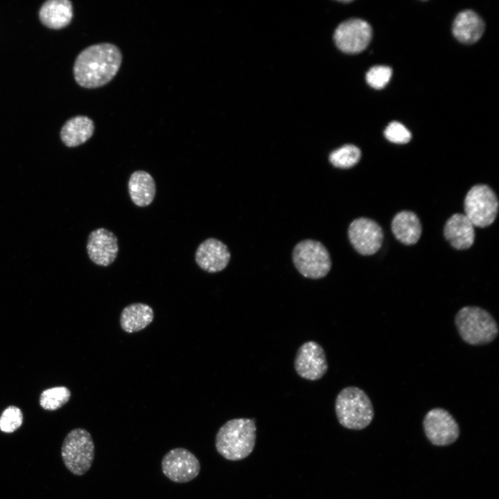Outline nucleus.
I'll list each match as a JSON object with an SVG mask.
<instances>
[{
  "mask_svg": "<svg viewBox=\"0 0 499 499\" xmlns=\"http://www.w3.org/2000/svg\"><path fill=\"white\" fill-rule=\"evenodd\" d=\"M122 61L119 49L114 44L101 43L82 50L73 65L76 82L85 88L102 87L117 73Z\"/></svg>",
  "mask_w": 499,
  "mask_h": 499,
  "instance_id": "obj_1",
  "label": "nucleus"
},
{
  "mask_svg": "<svg viewBox=\"0 0 499 499\" xmlns=\"http://www.w3.org/2000/svg\"><path fill=\"white\" fill-rule=\"evenodd\" d=\"M256 430L254 419L238 418L227 421L216 433V450L227 460L238 461L246 458L254 448Z\"/></svg>",
  "mask_w": 499,
  "mask_h": 499,
  "instance_id": "obj_2",
  "label": "nucleus"
},
{
  "mask_svg": "<svg viewBox=\"0 0 499 499\" xmlns=\"http://www.w3.org/2000/svg\"><path fill=\"white\" fill-rule=\"evenodd\" d=\"M455 324L461 338L473 346L487 344L498 334V325L485 309L475 306L460 308L455 317Z\"/></svg>",
  "mask_w": 499,
  "mask_h": 499,
  "instance_id": "obj_3",
  "label": "nucleus"
},
{
  "mask_svg": "<svg viewBox=\"0 0 499 499\" xmlns=\"http://www.w3.org/2000/svg\"><path fill=\"white\" fill-rule=\"evenodd\" d=\"M335 410L339 423L351 430L367 427L374 416L371 401L360 388L354 386L343 388L337 395Z\"/></svg>",
  "mask_w": 499,
  "mask_h": 499,
  "instance_id": "obj_4",
  "label": "nucleus"
},
{
  "mask_svg": "<svg viewBox=\"0 0 499 499\" xmlns=\"http://www.w3.org/2000/svg\"><path fill=\"white\" fill-rule=\"evenodd\" d=\"M94 443L91 434L78 428L65 437L61 455L67 469L73 474L82 475L91 468L94 458Z\"/></svg>",
  "mask_w": 499,
  "mask_h": 499,
  "instance_id": "obj_5",
  "label": "nucleus"
},
{
  "mask_svg": "<svg viewBox=\"0 0 499 499\" xmlns=\"http://www.w3.org/2000/svg\"><path fill=\"white\" fill-rule=\"evenodd\" d=\"M292 261L302 276L312 279L324 277L331 268L327 249L320 242L311 239L304 240L295 245Z\"/></svg>",
  "mask_w": 499,
  "mask_h": 499,
  "instance_id": "obj_6",
  "label": "nucleus"
},
{
  "mask_svg": "<svg viewBox=\"0 0 499 499\" xmlns=\"http://www.w3.org/2000/svg\"><path fill=\"white\" fill-rule=\"evenodd\" d=\"M498 211V200L488 186L478 184L467 193L464 200V215L473 226L485 227L493 222Z\"/></svg>",
  "mask_w": 499,
  "mask_h": 499,
  "instance_id": "obj_7",
  "label": "nucleus"
},
{
  "mask_svg": "<svg viewBox=\"0 0 499 499\" xmlns=\"http://www.w3.org/2000/svg\"><path fill=\"white\" fill-rule=\"evenodd\" d=\"M425 435L431 444L445 446L454 443L459 436V428L454 417L445 409L429 410L423 420Z\"/></svg>",
  "mask_w": 499,
  "mask_h": 499,
  "instance_id": "obj_8",
  "label": "nucleus"
},
{
  "mask_svg": "<svg viewBox=\"0 0 499 499\" xmlns=\"http://www.w3.org/2000/svg\"><path fill=\"white\" fill-rule=\"evenodd\" d=\"M334 41L338 48L346 53H358L369 44L372 28L365 20L353 18L342 22L335 29Z\"/></svg>",
  "mask_w": 499,
  "mask_h": 499,
  "instance_id": "obj_9",
  "label": "nucleus"
},
{
  "mask_svg": "<svg viewBox=\"0 0 499 499\" xmlns=\"http://www.w3.org/2000/svg\"><path fill=\"white\" fill-rule=\"evenodd\" d=\"M163 473L171 481L186 483L195 478L200 471L196 456L184 448L170 450L162 458Z\"/></svg>",
  "mask_w": 499,
  "mask_h": 499,
  "instance_id": "obj_10",
  "label": "nucleus"
},
{
  "mask_svg": "<svg viewBox=\"0 0 499 499\" xmlns=\"http://www.w3.org/2000/svg\"><path fill=\"white\" fill-rule=\"evenodd\" d=\"M294 367L302 378L309 380L322 378L329 367L323 347L315 341L304 342L296 353Z\"/></svg>",
  "mask_w": 499,
  "mask_h": 499,
  "instance_id": "obj_11",
  "label": "nucleus"
},
{
  "mask_svg": "<svg viewBox=\"0 0 499 499\" xmlns=\"http://www.w3.org/2000/svg\"><path fill=\"white\" fill-rule=\"evenodd\" d=\"M349 240L354 249L362 255H371L381 247L383 234L375 221L359 218L354 220L348 229Z\"/></svg>",
  "mask_w": 499,
  "mask_h": 499,
  "instance_id": "obj_12",
  "label": "nucleus"
},
{
  "mask_svg": "<svg viewBox=\"0 0 499 499\" xmlns=\"http://www.w3.org/2000/svg\"><path fill=\"white\" fill-rule=\"evenodd\" d=\"M87 252L90 260L97 265L108 266L116 259L118 239L114 234L105 229L92 231L87 239Z\"/></svg>",
  "mask_w": 499,
  "mask_h": 499,
  "instance_id": "obj_13",
  "label": "nucleus"
},
{
  "mask_svg": "<svg viewBox=\"0 0 499 499\" xmlns=\"http://www.w3.org/2000/svg\"><path fill=\"white\" fill-rule=\"evenodd\" d=\"M230 257L227 245L214 238H209L202 242L195 254L198 265L209 273L223 270L227 266Z\"/></svg>",
  "mask_w": 499,
  "mask_h": 499,
  "instance_id": "obj_14",
  "label": "nucleus"
},
{
  "mask_svg": "<svg viewBox=\"0 0 499 499\" xmlns=\"http://www.w3.org/2000/svg\"><path fill=\"white\" fill-rule=\"evenodd\" d=\"M485 29L482 17L475 12L466 10L460 12L455 17L452 26L454 37L465 44L478 42Z\"/></svg>",
  "mask_w": 499,
  "mask_h": 499,
  "instance_id": "obj_15",
  "label": "nucleus"
},
{
  "mask_svg": "<svg viewBox=\"0 0 499 499\" xmlns=\"http://www.w3.org/2000/svg\"><path fill=\"white\" fill-rule=\"evenodd\" d=\"M444 234L454 248L466 250L474 242V226L464 214L455 213L446 221Z\"/></svg>",
  "mask_w": 499,
  "mask_h": 499,
  "instance_id": "obj_16",
  "label": "nucleus"
},
{
  "mask_svg": "<svg viewBox=\"0 0 499 499\" xmlns=\"http://www.w3.org/2000/svg\"><path fill=\"white\" fill-rule=\"evenodd\" d=\"M73 17V6L68 0H49L40 8L41 22L51 29H61L69 24Z\"/></svg>",
  "mask_w": 499,
  "mask_h": 499,
  "instance_id": "obj_17",
  "label": "nucleus"
},
{
  "mask_svg": "<svg viewBox=\"0 0 499 499\" xmlns=\"http://www.w3.org/2000/svg\"><path fill=\"white\" fill-rule=\"evenodd\" d=\"M128 187L131 200L138 207H147L155 198V182L152 175L146 171L133 172L129 178Z\"/></svg>",
  "mask_w": 499,
  "mask_h": 499,
  "instance_id": "obj_18",
  "label": "nucleus"
},
{
  "mask_svg": "<svg viewBox=\"0 0 499 499\" xmlns=\"http://www.w3.org/2000/svg\"><path fill=\"white\" fill-rule=\"evenodd\" d=\"M94 125L85 116H76L65 122L61 128L60 138L68 147H76L85 143L93 135Z\"/></svg>",
  "mask_w": 499,
  "mask_h": 499,
  "instance_id": "obj_19",
  "label": "nucleus"
},
{
  "mask_svg": "<svg viewBox=\"0 0 499 499\" xmlns=\"http://www.w3.org/2000/svg\"><path fill=\"white\" fill-rule=\"evenodd\" d=\"M392 231L397 240L405 245L416 243L421 234L419 219L412 211L398 213L392 222Z\"/></svg>",
  "mask_w": 499,
  "mask_h": 499,
  "instance_id": "obj_20",
  "label": "nucleus"
},
{
  "mask_svg": "<svg viewBox=\"0 0 499 499\" xmlns=\"http://www.w3.org/2000/svg\"><path fill=\"white\" fill-rule=\"evenodd\" d=\"M154 317L152 308L145 304L134 303L125 306L121 314L122 329L129 333L145 329Z\"/></svg>",
  "mask_w": 499,
  "mask_h": 499,
  "instance_id": "obj_21",
  "label": "nucleus"
},
{
  "mask_svg": "<svg viewBox=\"0 0 499 499\" xmlns=\"http://www.w3.org/2000/svg\"><path fill=\"white\" fill-rule=\"evenodd\" d=\"M361 157L360 149L352 144L344 145L331 152V164L340 168H349L355 166Z\"/></svg>",
  "mask_w": 499,
  "mask_h": 499,
  "instance_id": "obj_22",
  "label": "nucleus"
},
{
  "mask_svg": "<svg viewBox=\"0 0 499 499\" xmlns=\"http://www.w3.org/2000/svg\"><path fill=\"white\" fill-rule=\"evenodd\" d=\"M70 396L71 392L66 387H54L42 392L40 404L46 410H56L67 403Z\"/></svg>",
  "mask_w": 499,
  "mask_h": 499,
  "instance_id": "obj_23",
  "label": "nucleus"
},
{
  "mask_svg": "<svg viewBox=\"0 0 499 499\" xmlns=\"http://www.w3.org/2000/svg\"><path fill=\"white\" fill-rule=\"evenodd\" d=\"M23 423V414L21 410L14 405L6 408L0 416V430L11 433L17 430Z\"/></svg>",
  "mask_w": 499,
  "mask_h": 499,
  "instance_id": "obj_24",
  "label": "nucleus"
},
{
  "mask_svg": "<svg viewBox=\"0 0 499 499\" xmlns=\"http://www.w3.org/2000/svg\"><path fill=\"white\" fill-rule=\"evenodd\" d=\"M392 74V70L389 67L374 66L367 72L366 81L370 87L376 89H380L389 82Z\"/></svg>",
  "mask_w": 499,
  "mask_h": 499,
  "instance_id": "obj_25",
  "label": "nucleus"
},
{
  "mask_svg": "<svg viewBox=\"0 0 499 499\" xmlns=\"http://www.w3.org/2000/svg\"><path fill=\"white\" fill-rule=\"evenodd\" d=\"M385 138L390 142L404 144L411 139V132L401 123L391 122L384 131Z\"/></svg>",
  "mask_w": 499,
  "mask_h": 499,
  "instance_id": "obj_26",
  "label": "nucleus"
}]
</instances>
